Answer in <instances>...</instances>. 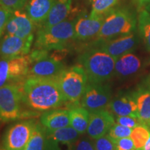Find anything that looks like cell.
Returning a JSON list of instances; mask_svg holds the SVG:
<instances>
[{"label": "cell", "mask_w": 150, "mask_h": 150, "mask_svg": "<svg viewBox=\"0 0 150 150\" xmlns=\"http://www.w3.org/2000/svg\"><path fill=\"white\" fill-rule=\"evenodd\" d=\"M22 102L39 111L57 108L67 104L55 78L29 75L21 83Z\"/></svg>", "instance_id": "6da1fadb"}, {"label": "cell", "mask_w": 150, "mask_h": 150, "mask_svg": "<svg viewBox=\"0 0 150 150\" xmlns=\"http://www.w3.org/2000/svg\"><path fill=\"white\" fill-rule=\"evenodd\" d=\"M115 58L93 46L79 56V63L86 71L90 83H103L115 74Z\"/></svg>", "instance_id": "7a4b0ae2"}, {"label": "cell", "mask_w": 150, "mask_h": 150, "mask_svg": "<svg viewBox=\"0 0 150 150\" xmlns=\"http://www.w3.org/2000/svg\"><path fill=\"white\" fill-rule=\"evenodd\" d=\"M136 22L135 14L129 8L112 9L105 17L97 40H108L133 33L136 29Z\"/></svg>", "instance_id": "3957f363"}, {"label": "cell", "mask_w": 150, "mask_h": 150, "mask_svg": "<svg viewBox=\"0 0 150 150\" xmlns=\"http://www.w3.org/2000/svg\"><path fill=\"white\" fill-rule=\"evenodd\" d=\"M74 40V21L65 20L48 28H41L37 32L35 48L52 51L67 48Z\"/></svg>", "instance_id": "277c9868"}, {"label": "cell", "mask_w": 150, "mask_h": 150, "mask_svg": "<svg viewBox=\"0 0 150 150\" xmlns=\"http://www.w3.org/2000/svg\"><path fill=\"white\" fill-rule=\"evenodd\" d=\"M66 102L71 108L77 106L88 84V76L81 65L65 68L56 77Z\"/></svg>", "instance_id": "5b68a950"}, {"label": "cell", "mask_w": 150, "mask_h": 150, "mask_svg": "<svg viewBox=\"0 0 150 150\" xmlns=\"http://www.w3.org/2000/svg\"><path fill=\"white\" fill-rule=\"evenodd\" d=\"M21 83L6 84L0 88V121L2 122L31 116V111L22 110Z\"/></svg>", "instance_id": "8992f818"}, {"label": "cell", "mask_w": 150, "mask_h": 150, "mask_svg": "<svg viewBox=\"0 0 150 150\" xmlns=\"http://www.w3.org/2000/svg\"><path fill=\"white\" fill-rule=\"evenodd\" d=\"M30 63L27 55L0 61V88L22 83L29 76Z\"/></svg>", "instance_id": "52a82bcc"}, {"label": "cell", "mask_w": 150, "mask_h": 150, "mask_svg": "<svg viewBox=\"0 0 150 150\" xmlns=\"http://www.w3.org/2000/svg\"><path fill=\"white\" fill-rule=\"evenodd\" d=\"M36 122L24 120L11 125L4 137L5 150H24L32 136Z\"/></svg>", "instance_id": "ba28073f"}, {"label": "cell", "mask_w": 150, "mask_h": 150, "mask_svg": "<svg viewBox=\"0 0 150 150\" xmlns=\"http://www.w3.org/2000/svg\"><path fill=\"white\" fill-rule=\"evenodd\" d=\"M111 97V90L109 86L104 83L88 82L81 99V104L89 112L105 109L109 105Z\"/></svg>", "instance_id": "9c48e42d"}, {"label": "cell", "mask_w": 150, "mask_h": 150, "mask_svg": "<svg viewBox=\"0 0 150 150\" xmlns=\"http://www.w3.org/2000/svg\"><path fill=\"white\" fill-rule=\"evenodd\" d=\"M33 41V35L27 38L6 35L0 42V57L11 59L27 55L31 52Z\"/></svg>", "instance_id": "30bf717a"}, {"label": "cell", "mask_w": 150, "mask_h": 150, "mask_svg": "<svg viewBox=\"0 0 150 150\" xmlns=\"http://www.w3.org/2000/svg\"><path fill=\"white\" fill-rule=\"evenodd\" d=\"M137 44V38L134 33L122 35L115 38L108 40H96L93 46L97 47L112 57L117 59L129 52H131L136 47Z\"/></svg>", "instance_id": "8fae6325"}, {"label": "cell", "mask_w": 150, "mask_h": 150, "mask_svg": "<svg viewBox=\"0 0 150 150\" xmlns=\"http://www.w3.org/2000/svg\"><path fill=\"white\" fill-rule=\"evenodd\" d=\"M104 16L78 17L74 20V40L86 41L97 37L104 22Z\"/></svg>", "instance_id": "7c38bea8"}, {"label": "cell", "mask_w": 150, "mask_h": 150, "mask_svg": "<svg viewBox=\"0 0 150 150\" xmlns=\"http://www.w3.org/2000/svg\"><path fill=\"white\" fill-rule=\"evenodd\" d=\"M113 125H115V119L109 110L101 109L90 112L88 134L92 139H97L108 134Z\"/></svg>", "instance_id": "4fadbf2b"}, {"label": "cell", "mask_w": 150, "mask_h": 150, "mask_svg": "<svg viewBox=\"0 0 150 150\" xmlns=\"http://www.w3.org/2000/svg\"><path fill=\"white\" fill-rule=\"evenodd\" d=\"M65 69L63 62L48 56L30 65L29 76L33 75L41 77L55 78Z\"/></svg>", "instance_id": "5bb4252c"}, {"label": "cell", "mask_w": 150, "mask_h": 150, "mask_svg": "<svg viewBox=\"0 0 150 150\" xmlns=\"http://www.w3.org/2000/svg\"><path fill=\"white\" fill-rule=\"evenodd\" d=\"M108 108L117 116L139 117L138 106L133 93L120 95L111 99Z\"/></svg>", "instance_id": "9a60e30c"}, {"label": "cell", "mask_w": 150, "mask_h": 150, "mask_svg": "<svg viewBox=\"0 0 150 150\" xmlns=\"http://www.w3.org/2000/svg\"><path fill=\"white\" fill-rule=\"evenodd\" d=\"M56 0H28L25 5L26 13L35 24L42 25L47 18Z\"/></svg>", "instance_id": "2e32d148"}, {"label": "cell", "mask_w": 150, "mask_h": 150, "mask_svg": "<svg viewBox=\"0 0 150 150\" xmlns=\"http://www.w3.org/2000/svg\"><path fill=\"white\" fill-rule=\"evenodd\" d=\"M40 122L48 130H56L70 126V110L54 108L47 110L41 115Z\"/></svg>", "instance_id": "e0dca14e"}, {"label": "cell", "mask_w": 150, "mask_h": 150, "mask_svg": "<svg viewBox=\"0 0 150 150\" xmlns=\"http://www.w3.org/2000/svg\"><path fill=\"white\" fill-rule=\"evenodd\" d=\"M72 1L73 0H56L47 20L39 29L50 27L67 20V17L70 14Z\"/></svg>", "instance_id": "ac0fdd59"}, {"label": "cell", "mask_w": 150, "mask_h": 150, "mask_svg": "<svg viewBox=\"0 0 150 150\" xmlns=\"http://www.w3.org/2000/svg\"><path fill=\"white\" fill-rule=\"evenodd\" d=\"M140 65V59L135 54L129 52L116 59L115 74L120 77H126L138 72Z\"/></svg>", "instance_id": "d6986e66"}, {"label": "cell", "mask_w": 150, "mask_h": 150, "mask_svg": "<svg viewBox=\"0 0 150 150\" xmlns=\"http://www.w3.org/2000/svg\"><path fill=\"white\" fill-rule=\"evenodd\" d=\"M137 106L139 118L144 125L150 127V86L140 88L133 93Z\"/></svg>", "instance_id": "ffe728a7"}, {"label": "cell", "mask_w": 150, "mask_h": 150, "mask_svg": "<svg viewBox=\"0 0 150 150\" xmlns=\"http://www.w3.org/2000/svg\"><path fill=\"white\" fill-rule=\"evenodd\" d=\"M46 139L56 144L71 145L78 140L80 134L71 126L56 129L48 130L45 129Z\"/></svg>", "instance_id": "44dd1931"}, {"label": "cell", "mask_w": 150, "mask_h": 150, "mask_svg": "<svg viewBox=\"0 0 150 150\" xmlns=\"http://www.w3.org/2000/svg\"><path fill=\"white\" fill-rule=\"evenodd\" d=\"M70 126L79 134H83L88 127L90 112L83 106H74L70 110Z\"/></svg>", "instance_id": "7402d4cb"}, {"label": "cell", "mask_w": 150, "mask_h": 150, "mask_svg": "<svg viewBox=\"0 0 150 150\" xmlns=\"http://www.w3.org/2000/svg\"><path fill=\"white\" fill-rule=\"evenodd\" d=\"M12 17L18 25V31L16 35L18 37L27 38L33 35L35 29V24L28 16L26 12L21 10H17L13 12Z\"/></svg>", "instance_id": "603a6c76"}, {"label": "cell", "mask_w": 150, "mask_h": 150, "mask_svg": "<svg viewBox=\"0 0 150 150\" xmlns=\"http://www.w3.org/2000/svg\"><path fill=\"white\" fill-rule=\"evenodd\" d=\"M45 129L36 122L32 136L24 150H45Z\"/></svg>", "instance_id": "cb8c5ba5"}, {"label": "cell", "mask_w": 150, "mask_h": 150, "mask_svg": "<svg viewBox=\"0 0 150 150\" xmlns=\"http://www.w3.org/2000/svg\"><path fill=\"white\" fill-rule=\"evenodd\" d=\"M140 36L148 52H150V13L146 9L140 11L138 18Z\"/></svg>", "instance_id": "d4e9b609"}, {"label": "cell", "mask_w": 150, "mask_h": 150, "mask_svg": "<svg viewBox=\"0 0 150 150\" xmlns=\"http://www.w3.org/2000/svg\"><path fill=\"white\" fill-rule=\"evenodd\" d=\"M92 9L90 16H106L116 4L118 0H91Z\"/></svg>", "instance_id": "484cf974"}, {"label": "cell", "mask_w": 150, "mask_h": 150, "mask_svg": "<svg viewBox=\"0 0 150 150\" xmlns=\"http://www.w3.org/2000/svg\"><path fill=\"white\" fill-rule=\"evenodd\" d=\"M149 135V128L146 125H140L133 129L130 137L134 141L136 149H143Z\"/></svg>", "instance_id": "4316f807"}, {"label": "cell", "mask_w": 150, "mask_h": 150, "mask_svg": "<svg viewBox=\"0 0 150 150\" xmlns=\"http://www.w3.org/2000/svg\"><path fill=\"white\" fill-rule=\"evenodd\" d=\"M133 129L125 127L120 124H115L110 127L108 132V136L113 140L120 139V138L130 137Z\"/></svg>", "instance_id": "83f0119b"}, {"label": "cell", "mask_w": 150, "mask_h": 150, "mask_svg": "<svg viewBox=\"0 0 150 150\" xmlns=\"http://www.w3.org/2000/svg\"><path fill=\"white\" fill-rule=\"evenodd\" d=\"M94 147L95 150H115L114 140L110 138L108 134L95 139Z\"/></svg>", "instance_id": "f1b7e54d"}, {"label": "cell", "mask_w": 150, "mask_h": 150, "mask_svg": "<svg viewBox=\"0 0 150 150\" xmlns=\"http://www.w3.org/2000/svg\"><path fill=\"white\" fill-rule=\"evenodd\" d=\"M117 123L131 129H134L140 125H144L139 117L132 116H117Z\"/></svg>", "instance_id": "f546056e"}, {"label": "cell", "mask_w": 150, "mask_h": 150, "mask_svg": "<svg viewBox=\"0 0 150 150\" xmlns=\"http://www.w3.org/2000/svg\"><path fill=\"white\" fill-rule=\"evenodd\" d=\"M28 0H0V5L11 11L21 10Z\"/></svg>", "instance_id": "4dcf8cb0"}, {"label": "cell", "mask_w": 150, "mask_h": 150, "mask_svg": "<svg viewBox=\"0 0 150 150\" xmlns=\"http://www.w3.org/2000/svg\"><path fill=\"white\" fill-rule=\"evenodd\" d=\"M115 150H134L136 149L134 141L131 137L120 138L114 140Z\"/></svg>", "instance_id": "1f68e13d"}, {"label": "cell", "mask_w": 150, "mask_h": 150, "mask_svg": "<svg viewBox=\"0 0 150 150\" xmlns=\"http://www.w3.org/2000/svg\"><path fill=\"white\" fill-rule=\"evenodd\" d=\"M13 15V11L4 8L0 5V37L5 30L6 26Z\"/></svg>", "instance_id": "d6a6232c"}, {"label": "cell", "mask_w": 150, "mask_h": 150, "mask_svg": "<svg viewBox=\"0 0 150 150\" xmlns=\"http://www.w3.org/2000/svg\"><path fill=\"white\" fill-rule=\"evenodd\" d=\"M74 150H95L94 144L87 138L78 140L75 145Z\"/></svg>", "instance_id": "836d02e7"}, {"label": "cell", "mask_w": 150, "mask_h": 150, "mask_svg": "<svg viewBox=\"0 0 150 150\" xmlns=\"http://www.w3.org/2000/svg\"><path fill=\"white\" fill-rule=\"evenodd\" d=\"M133 1L140 8L142 6L147 5L148 3L150 2V0H133Z\"/></svg>", "instance_id": "e575fe53"}, {"label": "cell", "mask_w": 150, "mask_h": 150, "mask_svg": "<svg viewBox=\"0 0 150 150\" xmlns=\"http://www.w3.org/2000/svg\"><path fill=\"white\" fill-rule=\"evenodd\" d=\"M143 150H150V135L147 141L146 142L145 146L143 147Z\"/></svg>", "instance_id": "d590c367"}, {"label": "cell", "mask_w": 150, "mask_h": 150, "mask_svg": "<svg viewBox=\"0 0 150 150\" xmlns=\"http://www.w3.org/2000/svg\"><path fill=\"white\" fill-rule=\"evenodd\" d=\"M145 9L150 13V2L148 3L145 6Z\"/></svg>", "instance_id": "8d00e7d4"}, {"label": "cell", "mask_w": 150, "mask_h": 150, "mask_svg": "<svg viewBox=\"0 0 150 150\" xmlns=\"http://www.w3.org/2000/svg\"><path fill=\"white\" fill-rule=\"evenodd\" d=\"M134 150H143V149H135Z\"/></svg>", "instance_id": "74e56055"}, {"label": "cell", "mask_w": 150, "mask_h": 150, "mask_svg": "<svg viewBox=\"0 0 150 150\" xmlns=\"http://www.w3.org/2000/svg\"><path fill=\"white\" fill-rule=\"evenodd\" d=\"M0 150H1V148H0Z\"/></svg>", "instance_id": "f35d334b"}, {"label": "cell", "mask_w": 150, "mask_h": 150, "mask_svg": "<svg viewBox=\"0 0 150 150\" xmlns=\"http://www.w3.org/2000/svg\"><path fill=\"white\" fill-rule=\"evenodd\" d=\"M149 129H150V127H149Z\"/></svg>", "instance_id": "ab89813d"}, {"label": "cell", "mask_w": 150, "mask_h": 150, "mask_svg": "<svg viewBox=\"0 0 150 150\" xmlns=\"http://www.w3.org/2000/svg\"><path fill=\"white\" fill-rule=\"evenodd\" d=\"M0 122H1V121H0Z\"/></svg>", "instance_id": "60d3db41"}]
</instances>
